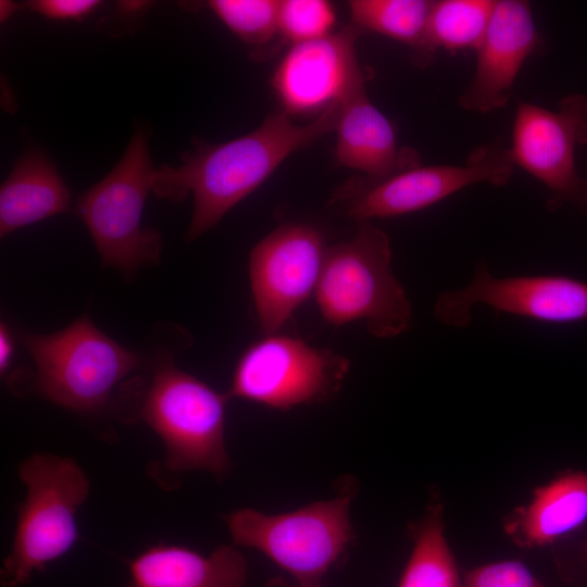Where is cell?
<instances>
[{
    "instance_id": "cell-1",
    "label": "cell",
    "mask_w": 587,
    "mask_h": 587,
    "mask_svg": "<svg viewBox=\"0 0 587 587\" xmlns=\"http://www.w3.org/2000/svg\"><path fill=\"white\" fill-rule=\"evenodd\" d=\"M337 118L338 104L307 125L295 124L282 110L232 140L210 143L197 139L180 165L158 168L153 192L176 202L192 195L193 211L185 237L192 241L260 187L290 154L335 132Z\"/></svg>"
},
{
    "instance_id": "cell-2",
    "label": "cell",
    "mask_w": 587,
    "mask_h": 587,
    "mask_svg": "<svg viewBox=\"0 0 587 587\" xmlns=\"http://www.w3.org/2000/svg\"><path fill=\"white\" fill-rule=\"evenodd\" d=\"M314 295L332 325L363 321L378 338L396 337L410 327L411 304L391 267L390 240L367 222L351 239L327 248Z\"/></svg>"
},
{
    "instance_id": "cell-3",
    "label": "cell",
    "mask_w": 587,
    "mask_h": 587,
    "mask_svg": "<svg viewBox=\"0 0 587 587\" xmlns=\"http://www.w3.org/2000/svg\"><path fill=\"white\" fill-rule=\"evenodd\" d=\"M149 135L137 128L115 166L85 190L75 212L86 225L104 266L134 276L155 264L162 251L161 234L142 226L145 203L157 180L148 147Z\"/></svg>"
},
{
    "instance_id": "cell-4",
    "label": "cell",
    "mask_w": 587,
    "mask_h": 587,
    "mask_svg": "<svg viewBox=\"0 0 587 587\" xmlns=\"http://www.w3.org/2000/svg\"><path fill=\"white\" fill-rule=\"evenodd\" d=\"M35 364L34 390L78 413L107 405L113 390L142 364L141 355L100 330L82 315L55 333L21 335Z\"/></svg>"
},
{
    "instance_id": "cell-5",
    "label": "cell",
    "mask_w": 587,
    "mask_h": 587,
    "mask_svg": "<svg viewBox=\"0 0 587 587\" xmlns=\"http://www.w3.org/2000/svg\"><path fill=\"white\" fill-rule=\"evenodd\" d=\"M18 475L26 497L10 553L3 560V587L27 583L30 576L65 554L76 542V512L89 492V482L72 459L35 453L22 462Z\"/></svg>"
},
{
    "instance_id": "cell-6",
    "label": "cell",
    "mask_w": 587,
    "mask_h": 587,
    "mask_svg": "<svg viewBox=\"0 0 587 587\" xmlns=\"http://www.w3.org/2000/svg\"><path fill=\"white\" fill-rule=\"evenodd\" d=\"M229 397L176 367L157 363L139 401L137 416L158 434L172 472L207 471L224 476L230 463L225 448V410Z\"/></svg>"
},
{
    "instance_id": "cell-7",
    "label": "cell",
    "mask_w": 587,
    "mask_h": 587,
    "mask_svg": "<svg viewBox=\"0 0 587 587\" xmlns=\"http://www.w3.org/2000/svg\"><path fill=\"white\" fill-rule=\"evenodd\" d=\"M353 491L283 514L240 509L225 515L236 545L260 550L291 574L298 587H321L327 570L353 538L349 520Z\"/></svg>"
},
{
    "instance_id": "cell-8",
    "label": "cell",
    "mask_w": 587,
    "mask_h": 587,
    "mask_svg": "<svg viewBox=\"0 0 587 587\" xmlns=\"http://www.w3.org/2000/svg\"><path fill=\"white\" fill-rule=\"evenodd\" d=\"M349 369L350 361L330 349L290 335L266 334L238 359L227 396L289 410L334 397Z\"/></svg>"
},
{
    "instance_id": "cell-9",
    "label": "cell",
    "mask_w": 587,
    "mask_h": 587,
    "mask_svg": "<svg viewBox=\"0 0 587 587\" xmlns=\"http://www.w3.org/2000/svg\"><path fill=\"white\" fill-rule=\"evenodd\" d=\"M477 304L544 323H575L587 320V283L563 275L496 277L486 263H478L466 286L437 297L434 315L463 328Z\"/></svg>"
},
{
    "instance_id": "cell-10",
    "label": "cell",
    "mask_w": 587,
    "mask_h": 587,
    "mask_svg": "<svg viewBox=\"0 0 587 587\" xmlns=\"http://www.w3.org/2000/svg\"><path fill=\"white\" fill-rule=\"evenodd\" d=\"M514 163L510 149L492 142L476 147L461 164H421L355 189L346 214L355 221L413 213L479 183L502 187Z\"/></svg>"
},
{
    "instance_id": "cell-11",
    "label": "cell",
    "mask_w": 587,
    "mask_h": 587,
    "mask_svg": "<svg viewBox=\"0 0 587 587\" xmlns=\"http://www.w3.org/2000/svg\"><path fill=\"white\" fill-rule=\"evenodd\" d=\"M327 247L314 226L279 225L251 250L248 271L255 319L266 334L277 330L315 294Z\"/></svg>"
},
{
    "instance_id": "cell-12",
    "label": "cell",
    "mask_w": 587,
    "mask_h": 587,
    "mask_svg": "<svg viewBox=\"0 0 587 587\" xmlns=\"http://www.w3.org/2000/svg\"><path fill=\"white\" fill-rule=\"evenodd\" d=\"M586 143L587 96L571 93L554 110L527 101L517 103L511 158L548 189L550 208L579 203L584 179L577 174L575 153Z\"/></svg>"
},
{
    "instance_id": "cell-13",
    "label": "cell",
    "mask_w": 587,
    "mask_h": 587,
    "mask_svg": "<svg viewBox=\"0 0 587 587\" xmlns=\"http://www.w3.org/2000/svg\"><path fill=\"white\" fill-rule=\"evenodd\" d=\"M361 34L350 23L325 37L291 45L271 79L285 113L320 115L365 78L355 49Z\"/></svg>"
},
{
    "instance_id": "cell-14",
    "label": "cell",
    "mask_w": 587,
    "mask_h": 587,
    "mask_svg": "<svg viewBox=\"0 0 587 587\" xmlns=\"http://www.w3.org/2000/svg\"><path fill=\"white\" fill-rule=\"evenodd\" d=\"M532 7L523 0H496L486 34L477 48L474 74L459 104L478 113L507 105L516 77L538 48Z\"/></svg>"
},
{
    "instance_id": "cell-15",
    "label": "cell",
    "mask_w": 587,
    "mask_h": 587,
    "mask_svg": "<svg viewBox=\"0 0 587 587\" xmlns=\"http://www.w3.org/2000/svg\"><path fill=\"white\" fill-rule=\"evenodd\" d=\"M335 132L337 163L363 173L367 183L421 164L416 151L399 146L392 123L367 97L365 78L339 102Z\"/></svg>"
},
{
    "instance_id": "cell-16",
    "label": "cell",
    "mask_w": 587,
    "mask_h": 587,
    "mask_svg": "<svg viewBox=\"0 0 587 587\" xmlns=\"http://www.w3.org/2000/svg\"><path fill=\"white\" fill-rule=\"evenodd\" d=\"M247 562L234 547L221 546L209 555L159 544L129 564L126 587H243Z\"/></svg>"
},
{
    "instance_id": "cell-17",
    "label": "cell",
    "mask_w": 587,
    "mask_h": 587,
    "mask_svg": "<svg viewBox=\"0 0 587 587\" xmlns=\"http://www.w3.org/2000/svg\"><path fill=\"white\" fill-rule=\"evenodd\" d=\"M587 521V471H569L535 489L514 510L504 532L522 548L553 544Z\"/></svg>"
},
{
    "instance_id": "cell-18",
    "label": "cell",
    "mask_w": 587,
    "mask_h": 587,
    "mask_svg": "<svg viewBox=\"0 0 587 587\" xmlns=\"http://www.w3.org/2000/svg\"><path fill=\"white\" fill-rule=\"evenodd\" d=\"M71 195L53 161L38 148L25 150L0 187V235L68 212Z\"/></svg>"
},
{
    "instance_id": "cell-19",
    "label": "cell",
    "mask_w": 587,
    "mask_h": 587,
    "mask_svg": "<svg viewBox=\"0 0 587 587\" xmlns=\"http://www.w3.org/2000/svg\"><path fill=\"white\" fill-rule=\"evenodd\" d=\"M432 1L352 0L348 2L351 24L361 33L371 32L409 47L416 66H427L435 57L427 40Z\"/></svg>"
},
{
    "instance_id": "cell-20",
    "label": "cell",
    "mask_w": 587,
    "mask_h": 587,
    "mask_svg": "<svg viewBox=\"0 0 587 587\" xmlns=\"http://www.w3.org/2000/svg\"><path fill=\"white\" fill-rule=\"evenodd\" d=\"M414 545L398 587H463L444 532L440 503L413 529Z\"/></svg>"
},
{
    "instance_id": "cell-21",
    "label": "cell",
    "mask_w": 587,
    "mask_h": 587,
    "mask_svg": "<svg viewBox=\"0 0 587 587\" xmlns=\"http://www.w3.org/2000/svg\"><path fill=\"white\" fill-rule=\"evenodd\" d=\"M496 1L494 0H438L432 1L427 40L436 53L473 50L479 47L489 25Z\"/></svg>"
},
{
    "instance_id": "cell-22",
    "label": "cell",
    "mask_w": 587,
    "mask_h": 587,
    "mask_svg": "<svg viewBox=\"0 0 587 587\" xmlns=\"http://www.w3.org/2000/svg\"><path fill=\"white\" fill-rule=\"evenodd\" d=\"M207 7L250 47L262 48L280 37L277 0H211Z\"/></svg>"
},
{
    "instance_id": "cell-23",
    "label": "cell",
    "mask_w": 587,
    "mask_h": 587,
    "mask_svg": "<svg viewBox=\"0 0 587 587\" xmlns=\"http://www.w3.org/2000/svg\"><path fill=\"white\" fill-rule=\"evenodd\" d=\"M336 20V11L329 1H279V34L291 45L315 40L332 34Z\"/></svg>"
},
{
    "instance_id": "cell-24",
    "label": "cell",
    "mask_w": 587,
    "mask_h": 587,
    "mask_svg": "<svg viewBox=\"0 0 587 587\" xmlns=\"http://www.w3.org/2000/svg\"><path fill=\"white\" fill-rule=\"evenodd\" d=\"M463 587H546L522 562L508 560L476 566L464 573Z\"/></svg>"
},
{
    "instance_id": "cell-25",
    "label": "cell",
    "mask_w": 587,
    "mask_h": 587,
    "mask_svg": "<svg viewBox=\"0 0 587 587\" xmlns=\"http://www.w3.org/2000/svg\"><path fill=\"white\" fill-rule=\"evenodd\" d=\"M100 3L98 0H32L24 5L50 20L82 21Z\"/></svg>"
},
{
    "instance_id": "cell-26",
    "label": "cell",
    "mask_w": 587,
    "mask_h": 587,
    "mask_svg": "<svg viewBox=\"0 0 587 587\" xmlns=\"http://www.w3.org/2000/svg\"><path fill=\"white\" fill-rule=\"evenodd\" d=\"M14 355L13 335L5 323L0 326V371L4 374L10 367Z\"/></svg>"
},
{
    "instance_id": "cell-27",
    "label": "cell",
    "mask_w": 587,
    "mask_h": 587,
    "mask_svg": "<svg viewBox=\"0 0 587 587\" xmlns=\"http://www.w3.org/2000/svg\"><path fill=\"white\" fill-rule=\"evenodd\" d=\"M20 5L12 2V1H0V21L4 22L8 20L15 11L18 9Z\"/></svg>"
},
{
    "instance_id": "cell-28",
    "label": "cell",
    "mask_w": 587,
    "mask_h": 587,
    "mask_svg": "<svg viewBox=\"0 0 587 587\" xmlns=\"http://www.w3.org/2000/svg\"><path fill=\"white\" fill-rule=\"evenodd\" d=\"M587 211V179L583 180L579 203Z\"/></svg>"
},
{
    "instance_id": "cell-29",
    "label": "cell",
    "mask_w": 587,
    "mask_h": 587,
    "mask_svg": "<svg viewBox=\"0 0 587 587\" xmlns=\"http://www.w3.org/2000/svg\"><path fill=\"white\" fill-rule=\"evenodd\" d=\"M271 587H285V586L283 584L278 583L277 580H275L274 583L271 584Z\"/></svg>"
},
{
    "instance_id": "cell-30",
    "label": "cell",
    "mask_w": 587,
    "mask_h": 587,
    "mask_svg": "<svg viewBox=\"0 0 587 587\" xmlns=\"http://www.w3.org/2000/svg\"><path fill=\"white\" fill-rule=\"evenodd\" d=\"M584 553H585V559L587 561V540H586V544H585Z\"/></svg>"
}]
</instances>
